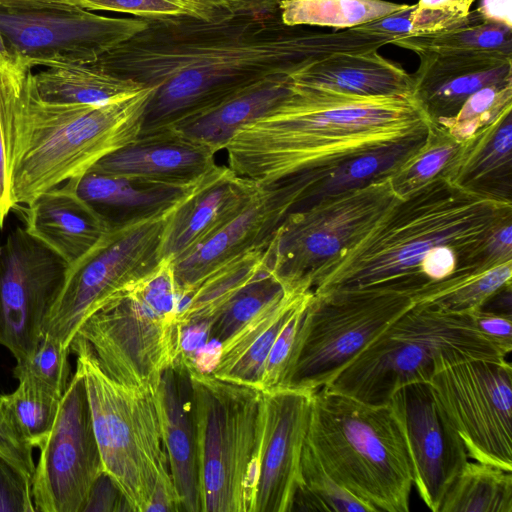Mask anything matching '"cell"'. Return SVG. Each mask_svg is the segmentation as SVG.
Masks as SVG:
<instances>
[{
    "label": "cell",
    "mask_w": 512,
    "mask_h": 512,
    "mask_svg": "<svg viewBox=\"0 0 512 512\" xmlns=\"http://www.w3.org/2000/svg\"><path fill=\"white\" fill-rule=\"evenodd\" d=\"M386 35L356 27L324 32L289 26L273 10L212 18L147 20L146 27L89 63L153 88L139 136L171 128L268 77L293 75L338 53L378 51Z\"/></svg>",
    "instance_id": "1"
},
{
    "label": "cell",
    "mask_w": 512,
    "mask_h": 512,
    "mask_svg": "<svg viewBox=\"0 0 512 512\" xmlns=\"http://www.w3.org/2000/svg\"><path fill=\"white\" fill-rule=\"evenodd\" d=\"M512 203L442 176L399 198L356 243L323 265L311 290L386 289L429 302L489 268L488 241Z\"/></svg>",
    "instance_id": "2"
},
{
    "label": "cell",
    "mask_w": 512,
    "mask_h": 512,
    "mask_svg": "<svg viewBox=\"0 0 512 512\" xmlns=\"http://www.w3.org/2000/svg\"><path fill=\"white\" fill-rule=\"evenodd\" d=\"M293 80V79H292ZM413 97H360L302 85L228 143V167L260 186L303 175L307 187L366 152L430 129Z\"/></svg>",
    "instance_id": "3"
},
{
    "label": "cell",
    "mask_w": 512,
    "mask_h": 512,
    "mask_svg": "<svg viewBox=\"0 0 512 512\" xmlns=\"http://www.w3.org/2000/svg\"><path fill=\"white\" fill-rule=\"evenodd\" d=\"M305 446L372 512H408L413 487L405 440L389 403L322 387L312 395Z\"/></svg>",
    "instance_id": "4"
},
{
    "label": "cell",
    "mask_w": 512,
    "mask_h": 512,
    "mask_svg": "<svg viewBox=\"0 0 512 512\" xmlns=\"http://www.w3.org/2000/svg\"><path fill=\"white\" fill-rule=\"evenodd\" d=\"M32 75L13 173L14 208L81 177L103 157L138 138L153 91L145 87L104 105L52 104L37 97Z\"/></svg>",
    "instance_id": "5"
},
{
    "label": "cell",
    "mask_w": 512,
    "mask_h": 512,
    "mask_svg": "<svg viewBox=\"0 0 512 512\" xmlns=\"http://www.w3.org/2000/svg\"><path fill=\"white\" fill-rule=\"evenodd\" d=\"M178 308L173 261L162 259L91 312L74 337L88 343L112 378L154 393L163 373L185 354Z\"/></svg>",
    "instance_id": "6"
},
{
    "label": "cell",
    "mask_w": 512,
    "mask_h": 512,
    "mask_svg": "<svg viewBox=\"0 0 512 512\" xmlns=\"http://www.w3.org/2000/svg\"><path fill=\"white\" fill-rule=\"evenodd\" d=\"M508 354L479 332L467 313L422 302L391 323L325 387L384 404L404 385L429 383L443 357L506 359Z\"/></svg>",
    "instance_id": "7"
},
{
    "label": "cell",
    "mask_w": 512,
    "mask_h": 512,
    "mask_svg": "<svg viewBox=\"0 0 512 512\" xmlns=\"http://www.w3.org/2000/svg\"><path fill=\"white\" fill-rule=\"evenodd\" d=\"M196 426L201 512H252L262 391L185 357Z\"/></svg>",
    "instance_id": "8"
},
{
    "label": "cell",
    "mask_w": 512,
    "mask_h": 512,
    "mask_svg": "<svg viewBox=\"0 0 512 512\" xmlns=\"http://www.w3.org/2000/svg\"><path fill=\"white\" fill-rule=\"evenodd\" d=\"M70 352L84 376L104 472L130 511L146 512L158 481L171 476L154 393L108 375L83 339L74 337Z\"/></svg>",
    "instance_id": "9"
},
{
    "label": "cell",
    "mask_w": 512,
    "mask_h": 512,
    "mask_svg": "<svg viewBox=\"0 0 512 512\" xmlns=\"http://www.w3.org/2000/svg\"><path fill=\"white\" fill-rule=\"evenodd\" d=\"M418 303L409 294L386 289L312 292L281 388L315 392L328 385Z\"/></svg>",
    "instance_id": "10"
},
{
    "label": "cell",
    "mask_w": 512,
    "mask_h": 512,
    "mask_svg": "<svg viewBox=\"0 0 512 512\" xmlns=\"http://www.w3.org/2000/svg\"><path fill=\"white\" fill-rule=\"evenodd\" d=\"M399 198L387 178L289 213L264 250L266 268L286 291L311 290L313 275L362 238Z\"/></svg>",
    "instance_id": "11"
},
{
    "label": "cell",
    "mask_w": 512,
    "mask_h": 512,
    "mask_svg": "<svg viewBox=\"0 0 512 512\" xmlns=\"http://www.w3.org/2000/svg\"><path fill=\"white\" fill-rule=\"evenodd\" d=\"M468 456L512 471V367L506 359L441 358L429 381Z\"/></svg>",
    "instance_id": "12"
},
{
    "label": "cell",
    "mask_w": 512,
    "mask_h": 512,
    "mask_svg": "<svg viewBox=\"0 0 512 512\" xmlns=\"http://www.w3.org/2000/svg\"><path fill=\"white\" fill-rule=\"evenodd\" d=\"M166 214L111 229L71 265L44 334L70 348L79 325L91 312L154 270L162 260Z\"/></svg>",
    "instance_id": "13"
},
{
    "label": "cell",
    "mask_w": 512,
    "mask_h": 512,
    "mask_svg": "<svg viewBox=\"0 0 512 512\" xmlns=\"http://www.w3.org/2000/svg\"><path fill=\"white\" fill-rule=\"evenodd\" d=\"M146 25V19L100 15L57 1L0 6V30L6 46L16 60L30 68L92 63Z\"/></svg>",
    "instance_id": "14"
},
{
    "label": "cell",
    "mask_w": 512,
    "mask_h": 512,
    "mask_svg": "<svg viewBox=\"0 0 512 512\" xmlns=\"http://www.w3.org/2000/svg\"><path fill=\"white\" fill-rule=\"evenodd\" d=\"M32 477L38 512H82L89 492L104 472L80 368L70 378Z\"/></svg>",
    "instance_id": "15"
},
{
    "label": "cell",
    "mask_w": 512,
    "mask_h": 512,
    "mask_svg": "<svg viewBox=\"0 0 512 512\" xmlns=\"http://www.w3.org/2000/svg\"><path fill=\"white\" fill-rule=\"evenodd\" d=\"M69 267L25 228H16L0 245V345L17 361L43 337Z\"/></svg>",
    "instance_id": "16"
},
{
    "label": "cell",
    "mask_w": 512,
    "mask_h": 512,
    "mask_svg": "<svg viewBox=\"0 0 512 512\" xmlns=\"http://www.w3.org/2000/svg\"><path fill=\"white\" fill-rule=\"evenodd\" d=\"M313 393L262 391L252 512H291Z\"/></svg>",
    "instance_id": "17"
},
{
    "label": "cell",
    "mask_w": 512,
    "mask_h": 512,
    "mask_svg": "<svg viewBox=\"0 0 512 512\" xmlns=\"http://www.w3.org/2000/svg\"><path fill=\"white\" fill-rule=\"evenodd\" d=\"M409 454L413 486L433 512L468 460L466 447L427 382L404 385L388 401Z\"/></svg>",
    "instance_id": "18"
},
{
    "label": "cell",
    "mask_w": 512,
    "mask_h": 512,
    "mask_svg": "<svg viewBox=\"0 0 512 512\" xmlns=\"http://www.w3.org/2000/svg\"><path fill=\"white\" fill-rule=\"evenodd\" d=\"M298 201L299 186L293 178L262 186L259 194L232 220L173 261L178 297L225 262L246 252L266 248Z\"/></svg>",
    "instance_id": "19"
},
{
    "label": "cell",
    "mask_w": 512,
    "mask_h": 512,
    "mask_svg": "<svg viewBox=\"0 0 512 512\" xmlns=\"http://www.w3.org/2000/svg\"><path fill=\"white\" fill-rule=\"evenodd\" d=\"M262 186L216 165L166 214L162 259L175 261L207 240L261 191Z\"/></svg>",
    "instance_id": "20"
},
{
    "label": "cell",
    "mask_w": 512,
    "mask_h": 512,
    "mask_svg": "<svg viewBox=\"0 0 512 512\" xmlns=\"http://www.w3.org/2000/svg\"><path fill=\"white\" fill-rule=\"evenodd\" d=\"M411 74L413 98L433 124L453 117L473 93L512 80V56L496 52L421 51Z\"/></svg>",
    "instance_id": "21"
},
{
    "label": "cell",
    "mask_w": 512,
    "mask_h": 512,
    "mask_svg": "<svg viewBox=\"0 0 512 512\" xmlns=\"http://www.w3.org/2000/svg\"><path fill=\"white\" fill-rule=\"evenodd\" d=\"M215 152L172 128L138 136L90 171L191 187L216 166Z\"/></svg>",
    "instance_id": "22"
},
{
    "label": "cell",
    "mask_w": 512,
    "mask_h": 512,
    "mask_svg": "<svg viewBox=\"0 0 512 512\" xmlns=\"http://www.w3.org/2000/svg\"><path fill=\"white\" fill-rule=\"evenodd\" d=\"M154 397L181 510L201 512L197 435L184 355L163 373Z\"/></svg>",
    "instance_id": "23"
},
{
    "label": "cell",
    "mask_w": 512,
    "mask_h": 512,
    "mask_svg": "<svg viewBox=\"0 0 512 512\" xmlns=\"http://www.w3.org/2000/svg\"><path fill=\"white\" fill-rule=\"evenodd\" d=\"M28 233L69 266L91 251L111 228L76 192L75 179L51 188L26 205Z\"/></svg>",
    "instance_id": "24"
},
{
    "label": "cell",
    "mask_w": 512,
    "mask_h": 512,
    "mask_svg": "<svg viewBox=\"0 0 512 512\" xmlns=\"http://www.w3.org/2000/svg\"><path fill=\"white\" fill-rule=\"evenodd\" d=\"M511 112L463 141L441 176L470 193L512 203Z\"/></svg>",
    "instance_id": "25"
},
{
    "label": "cell",
    "mask_w": 512,
    "mask_h": 512,
    "mask_svg": "<svg viewBox=\"0 0 512 512\" xmlns=\"http://www.w3.org/2000/svg\"><path fill=\"white\" fill-rule=\"evenodd\" d=\"M312 290L286 291L266 304L220 344L214 377L259 389L267 357L278 335ZM260 390V389H259Z\"/></svg>",
    "instance_id": "26"
},
{
    "label": "cell",
    "mask_w": 512,
    "mask_h": 512,
    "mask_svg": "<svg viewBox=\"0 0 512 512\" xmlns=\"http://www.w3.org/2000/svg\"><path fill=\"white\" fill-rule=\"evenodd\" d=\"M296 83L360 97H413L412 75L378 51L338 53L291 75Z\"/></svg>",
    "instance_id": "27"
},
{
    "label": "cell",
    "mask_w": 512,
    "mask_h": 512,
    "mask_svg": "<svg viewBox=\"0 0 512 512\" xmlns=\"http://www.w3.org/2000/svg\"><path fill=\"white\" fill-rule=\"evenodd\" d=\"M191 187L90 170L75 179L78 195L104 218L111 229L168 213Z\"/></svg>",
    "instance_id": "28"
},
{
    "label": "cell",
    "mask_w": 512,
    "mask_h": 512,
    "mask_svg": "<svg viewBox=\"0 0 512 512\" xmlns=\"http://www.w3.org/2000/svg\"><path fill=\"white\" fill-rule=\"evenodd\" d=\"M292 84L289 75L268 77L171 128L217 153L226 148L241 127L279 103L290 92Z\"/></svg>",
    "instance_id": "29"
},
{
    "label": "cell",
    "mask_w": 512,
    "mask_h": 512,
    "mask_svg": "<svg viewBox=\"0 0 512 512\" xmlns=\"http://www.w3.org/2000/svg\"><path fill=\"white\" fill-rule=\"evenodd\" d=\"M265 248L246 252L207 274L178 297V323L181 329L204 328L248 283L266 270Z\"/></svg>",
    "instance_id": "30"
},
{
    "label": "cell",
    "mask_w": 512,
    "mask_h": 512,
    "mask_svg": "<svg viewBox=\"0 0 512 512\" xmlns=\"http://www.w3.org/2000/svg\"><path fill=\"white\" fill-rule=\"evenodd\" d=\"M431 129L432 126L428 130L398 142L366 152L332 169L304 190L294 211L308 207L326 197L390 178L422 148Z\"/></svg>",
    "instance_id": "31"
},
{
    "label": "cell",
    "mask_w": 512,
    "mask_h": 512,
    "mask_svg": "<svg viewBox=\"0 0 512 512\" xmlns=\"http://www.w3.org/2000/svg\"><path fill=\"white\" fill-rule=\"evenodd\" d=\"M32 86L40 100L68 105H104L145 88L91 64L49 67L32 75Z\"/></svg>",
    "instance_id": "32"
},
{
    "label": "cell",
    "mask_w": 512,
    "mask_h": 512,
    "mask_svg": "<svg viewBox=\"0 0 512 512\" xmlns=\"http://www.w3.org/2000/svg\"><path fill=\"white\" fill-rule=\"evenodd\" d=\"M31 68L18 60L0 67V229L13 202V173Z\"/></svg>",
    "instance_id": "33"
},
{
    "label": "cell",
    "mask_w": 512,
    "mask_h": 512,
    "mask_svg": "<svg viewBox=\"0 0 512 512\" xmlns=\"http://www.w3.org/2000/svg\"><path fill=\"white\" fill-rule=\"evenodd\" d=\"M511 472L468 461L444 496L439 512H512Z\"/></svg>",
    "instance_id": "34"
},
{
    "label": "cell",
    "mask_w": 512,
    "mask_h": 512,
    "mask_svg": "<svg viewBox=\"0 0 512 512\" xmlns=\"http://www.w3.org/2000/svg\"><path fill=\"white\" fill-rule=\"evenodd\" d=\"M407 5L384 0H282L278 7L289 26L354 28L380 19Z\"/></svg>",
    "instance_id": "35"
},
{
    "label": "cell",
    "mask_w": 512,
    "mask_h": 512,
    "mask_svg": "<svg viewBox=\"0 0 512 512\" xmlns=\"http://www.w3.org/2000/svg\"><path fill=\"white\" fill-rule=\"evenodd\" d=\"M391 44L421 51L496 52L512 56V27L483 18L470 11L458 25L444 31L404 37Z\"/></svg>",
    "instance_id": "36"
},
{
    "label": "cell",
    "mask_w": 512,
    "mask_h": 512,
    "mask_svg": "<svg viewBox=\"0 0 512 512\" xmlns=\"http://www.w3.org/2000/svg\"><path fill=\"white\" fill-rule=\"evenodd\" d=\"M61 399L25 382L1 395L2 413L13 430L32 448H41L54 425Z\"/></svg>",
    "instance_id": "37"
},
{
    "label": "cell",
    "mask_w": 512,
    "mask_h": 512,
    "mask_svg": "<svg viewBox=\"0 0 512 512\" xmlns=\"http://www.w3.org/2000/svg\"><path fill=\"white\" fill-rule=\"evenodd\" d=\"M300 478L291 511L372 512L322 468L305 443Z\"/></svg>",
    "instance_id": "38"
},
{
    "label": "cell",
    "mask_w": 512,
    "mask_h": 512,
    "mask_svg": "<svg viewBox=\"0 0 512 512\" xmlns=\"http://www.w3.org/2000/svg\"><path fill=\"white\" fill-rule=\"evenodd\" d=\"M461 143L433 124L422 148L390 177L395 194L404 197L441 176Z\"/></svg>",
    "instance_id": "39"
},
{
    "label": "cell",
    "mask_w": 512,
    "mask_h": 512,
    "mask_svg": "<svg viewBox=\"0 0 512 512\" xmlns=\"http://www.w3.org/2000/svg\"><path fill=\"white\" fill-rule=\"evenodd\" d=\"M70 348L44 334L32 353L17 361L14 376L45 393L61 399L71 378Z\"/></svg>",
    "instance_id": "40"
},
{
    "label": "cell",
    "mask_w": 512,
    "mask_h": 512,
    "mask_svg": "<svg viewBox=\"0 0 512 512\" xmlns=\"http://www.w3.org/2000/svg\"><path fill=\"white\" fill-rule=\"evenodd\" d=\"M284 292L281 284L264 270L242 288L208 326V338L219 344L228 340L266 304Z\"/></svg>",
    "instance_id": "41"
},
{
    "label": "cell",
    "mask_w": 512,
    "mask_h": 512,
    "mask_svg": "<svg viewBox=\"0 0 512 512\" xmlns=\"http://www.w3.org/2000/svg\"><path fill=\"white\" fill-rule=\"evenodd\" d=\"M512 107V80L485 86L473 93L459 111L440 122L449 135L459 142L471 138Z\"/></svg>",
    "instance_id": "42"
},
{
    "label": "cell",
    "mask_w": 512,
    "mask_h": 512,
    "mask_svg": "<svg viewBox=\"0 0 512 512\" xmlns=\"http://www.w3.org/2000/svg\"><path fill=\"white\" fill-rule=\"evenodd\" d=\"M88 11H110L146 20L191 16L212 18L221 13L203 0H53Z\"/></svg>",
    "instance_id": "43"
},
{
    "label": "cell",
    "mask_w": 512,
    "mask_h": 512,
    "mask_svg": "<svg viewBox=\"0 0 512 512\" xmlns=\"http://www.w3.org/2000/svg\"><path fill=\"white\" fill-rule=\"evenodd\" d=\"M511 278L512 261L504 262L427 303L447 311L468 313L483 308L496 294L510 287Z\"/></svg>",
    "instance_id": "44"
},
{
    "label": "cell",
    "mask_w": 512,
    "mask_h": 512,
    "mask_svg": "<svg viewBox=\"0 0 512 512\" xmlns=\"http://www.w3.org/2000/svg\"><path fill=\"white\" fill-rule=\"evenodd\" d=\"M310 297L296 310L274 342L262 373L259 385L261 391L268 392L281 388L292 357L302 316Z\"/></svg>",
    "instance_id": "45"
},
{
    "label": "cell",
    "mask_w": 512,
    "mask_h": 512,
    "mask_svg": "<svg viewBox=\"0 0 512 512\" xmlns=\"http://www.w3.org/2000/svg\"><path fill=\"white\" fill-rule=\"evenodd\" d=\"M32 480L0 455V512H35Z\"/></svg>",
    "instance_id": "46"
},
{
    "label": "cell",
    "mask_w": 512,
    "mask_h": 512,
    "mask_svg": "<svg viewBox=\"0 0 512 512\" xmlns=\"http://www.w3.org/2000/svg\"><path fill=\"white\" fill-rule=\"evenodd\" d=\"M476 329L491 341L501 346L508 353L512 350L511 314L489 311L480 308L468 312Z\"/></svg>",
    "instance_id": "47"
},
{
    "label": "cell",
    "mask_w": 512,
    "mask_h": 512,
    "mask_svg": "<svg viewBox=\"0 0 512 512\" xmlns=\"http://www.w3.org/2000/svg\"><path fill=\"white\" fill-rule=\"evenodd\" d=\"M1 400V395H0ZM0 455L21 469L31 480L35 470L32 447L9 425L0 407Z\"/></svg>",
    "instance_id": "48"
},
{
    "label": "cell",
    "mask_w": 512,
    "mask_h": 512,
    "mask_svg": "<svg viewBox=\"0 0 512 512\" xmlns=\"http://www.w3.org/2000/svg\"><path fill=\"white\" fill-rule=\"evenodd\" d=\"M95 511H130L121 491L105 472L93 484L82 512Z\"/></svg>",
    "instance_id": "49"
},
{
    "label": "cell",
    "mask_w": 512,
    "mask_h": 512,
    "mask_svg": "<svg viewBox=\"0 0 512 512\" xmlns=\"http://www.w3.org/2000/svg\"><path fill=\"white\" fill-rule=\"evenodd\" d=\"M178 512L182 511L178 494L171 476L161 478L156 484L146 512Z\"/></svg>",
    "instance_id": "50"
},
{
    "label": "cell",
    "mask_w": 512,
    "mask_h": 512,
    "mask_svg": "<svg viewBox=\"0 0 512 512\" xmlns=\"http://www.w3.org/2000/svg\"><path fill=\"white\" fill-rule=\"evenodd\" d=\"M474 0H419V7L446 14L458 21H463L470 12Z\"/></svg>",
    "instance_id": "51"
},
{
    "label": "cell",
    "mask_w": 512,
    "mask_h": 512,
    "mask_svg": "<svg viewBox=\"0 0 512 512\" xmlns=\"http://www.w3.org/2000/svg\"><path fill=\"white\" fill-rule=\"evenodd\" d=\"M512 0H480L475 9L483 18L512 27Z\"/></svg>",
    "instance_id": "52"
},
{
    "label": "cell",
    "mask_w": 512,
    "mask_h": 512,
    "mask_svg": "<svg viewBox=\"0 0 512 512\" xmlns=\"http://www.w3.org/2000/svg\"><path fill=\"white\" fill-rule=\"evenodd\" d=\"M282 0H237L236 10L264 11L278 8Z\"/></svg>",
    "instance_id": "53"
},
{
    "label": "cell",
    "mask_w": 512,
    "mask_h": 512,
    "mask_svg": "<svg viewBox=\"0 0 512 512\" xmlns=\"http://www.w3.org/2000/svg\"><path fill=\"white\" fill-rule=\"evenodd\" d=\"M53 0H0L2 7H21L51 2Z\"/></svg>",
    "instance_id": "54"
},
{
    "label": "cell",
    "mask_w": 512,
    "mask_h": 512,
    "mask_svg": "<svg viewBox=\"0 0 512 512\" xmlns=\"http://www.w3.org/2000/svg\"><path fill=\"white\" fill-rule=\"evenodd\" d=\"M207 4L222 10V11H235L237 0H203Z\"/></svg>",
    "instance_id": "55"
},
{
    "label": "cell",
    "mask_w": 512,
    "mask_h": 512,
    "mask_svg": "<svg viewBox=\"0 0 512 512\" xmlns=\"http://www.w3.org/2000/svg\"><path fill=\"white\" fill-rule=\"evenodd\" d=\"M15 58L11 55L0 30V67L12 63Z\"/></svg>",
    "instance_id": "56"
}]
</instances>
